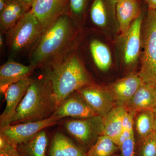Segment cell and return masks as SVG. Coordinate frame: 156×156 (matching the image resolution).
I'll list each match as a JSON object with an SVG mask.
<instances>
[{
  "label": "cell",
  "mask_w": 156,
  "mask_h": 156,
  "mask_svg": "<svg viewBox=\"0 0 156 156\" xmlns=\"http://www.w3.org/2000/svg\"><path fill=\"white\" fill-rule=\"evenodd\" d=\"M74 36L71 20L67 14L62 15L43 32L32 48L30 64L44 68L61 59L69 52Z\"/></svg>",
  "instance_id": "obj_1"
},
{
  "label": "cell",
  "mask_w": 156,
  "mask_h": 156,
  "mask_svg": "<svg viewBox=\"0 0 156 156\" xmlns=\"http://www.w3.org/2000/svg\"><path fill=\"white\" fill-rule=\"evenodd\" d=\"M44 69V76L52 86L57 108L72 93L93 83L82 61L74 53L69 52Z\"/></svg>",
  "instance_id": "obj_2"
},
{
  "label": "cell",
  "mask_w": 156,
  "mask_h": 156,
  "mask_svg": "<svg viewBox=\"0 0 156 156\" xmlns=\"http://www.w3.org/2000/svg\"><path fill=\"white\" fill-rule=\"evenodd\" d=\"M57 108L50 81L44 75L33 80L12 119L11 125L49 119Z\"/></svg>",
  "instance_id": "obj_3"
},
{
  "label": "cell",
  "mask_w": 156,
  "mask_h": 156,
  "mask_svg": "<svg viewBox=\"0 0 156 156\" xmlns=\"http://www.w3.org/2000/svg\"><path fill=\"white\" fill-rule=\"evenodd\" d=\"M140 70L138 76L143 83L156 86V10L148 9L141 27Z\"/></svg>",
  "instance_id": "obj_4"
},
{
  "label": "cell",
  "mask_w": 156,
  "mask_h": 156,
  "mask_svg": "<svg viewBox=\"0 0 156 156\" xmlns=\"http://www.w3.org/2000/svg\"><path fill=\"white\" fill-rule=\"evenodd\" d=\"M43 33L41 23L30 10L6 33L9 49L17 53L32 48Z\"/></svg>",
  "instance_id": "obj_5"
},
{
  "label": "cell",
  "mask_w": 156,
  "mask_h": 156,
  "mask_svg": "<svg viewBox=\"0 0 156 156\" xmlns=\"http://www.w3.org/2000/svg\"><path fill=\"white\" fill-rule=\"evenodd\" d=\"M66 130L83 147L90 148L102 134L103 118L101 116L66 120Z\"/></svg>",
  "instance_id": "obj_6"
},
{
  "label": "cell",
  "mask_w": 156,
  "mask_h": 156,
  "mask_svg": "<svg viewBox=\"0 0 156 156\" xmlns=\"http://www.w3.org/2000/svg\"><path fill=\"white\" fill-rule=\"evenodd\" d=\"M60 120L52 116L47 119L38 122L10 125L0 128V134L17 146L27 141L43 129L57 124Z\"/></svg>",
  "instance_id": "obj_7"
},
{
  "label": "cell",
  "mask_w": 156,
  "mask_h": 156,
  "mask_svg": "<svg viewBox=\"0 0 156 156\" xmlns=\"http://www.w3.org/2000/svg\"><path fill=\"white\" fill-rule=\"evenodd\" d=\"M76 92L98 115L102 118L116 106L113 98L107 87L93 83Z\"/></svg>",
  "instance_id": "obj_8"
},
{
  "label": "cell",
  "mask_w": 156,
  "mask_h": 156,
  "mask_svg": "<svg viewBox=\"0 0 156 156\" xmlns=\"http://www.w3.org/2000/svg\"><path fill=\"white\" fill-rule=\"evenodd\" d=\"M69 6V0H34L30 11L41 23L44 32L59 17L66 14Z\"/></svg>",
  "instance_id": "obj_9"
},
{
  "label": "cell",
  "mask_w": 156,
  "mask_h": 156,
  "mask_svg": "<svg viewBox=\"0 0 156 156\" xmlns=\"http://www.w3.org/2000/svg\"><path fill=\"white\" fill-rule=\"evenodd\" d=\"M29 77L23 79L9 86L5 92L6 106L0 116V128L11 125V121L27 89L32 82Z\"/></svg>",
  "instance_id": "obj_10"
},
{
  "label": "cell",
  "mask_w": 156,
  "mask_h": 156,
  "mask_svg": "<svg viewBox=\"0 0 156 156\" xmlns=\"http://www.w3.org/2000/svg\"><path fill=\"white\" fill-rule=\"evenodd\" d=\"M98 115L76 92L68 96L52 115L59 119L66 117L85 119Z\"/></svg>",
  "instance_id": "obj_11"
},
{
  "label": "cell",
  "mask_w": 156,
  "mask_h": 156,
  "mask_svg": "<svg viewBox=\"0 0 156 156\" xmlns=\"http://www.w3.org/2000/svg\"><path fill=\"white\" fill-rule=\"evenodd\" d=\"M142 14L131 23L124 36L123 46V59L127 65H134L140 56L141 48V27L143 21Z\"/></svg>",
  "instance_id": "obj_12"
},
{
  "label": "cell",
  "mask_w": 156,
  "mask_h": 156,
  "mask_svg": "<svg viewBox=\"0 0 156 156\" xmlns=\"http://www.w3.org/2000/svg\"><path fill=\"white\" fill-rule=\"evenodd\" d=\"M142 83L138 74H134L118 80L108 87L116 106L126 107Z\"/></svg>",
  "instance_id": "obj_13"
},
{
  "label": "cell",
  "mask_w": 156,
  "mask_h": 156,
  "mask_svg": "<svg viewBox=\"0 0 156 156\" xmlns=\"http://www.w3.org/2000/svg\"><path fill=\"white\" fill-rule=\"evenodd\" d=\"M29 66L9 60L0 67V92L5 94L9 86L18 81L29 77L36 68Z\"/></svg>",
  "instance_id": "obj_14"
},
{
  "label": "cell",
  "mask_w": 156,
  "mask_h": 156,
  "mask_svg": "<svg viewBox=\"0 0 156 156\" xmlns=\"http://www.w3.org/2000/svg\"><path fill=\"white\" fill-rule=\"evenodd\" d=\"M141 14L139 0H122L117 3L115 14L121 37L126 34L131 23Z\"/></svg>",
  "instance_id": "obj_15"
},
{
  "label": "cell",
  "mask_w": 156,
  "mask_h": 156,
  "mask_svg": "<svg viewBox=\"0 0 156 156\" xmlns=\"http://www.w3.org/2000/svg\"><path fill=\"white\" fill-rule=\"evenodd\" d=\"M156 105L155 87L143 83L126 107L127 111L135 113L153 110Z\"/></svg>",
  "instance_id": "obj_16"
},
{
  "label": "cell",
  "mask_w": 156,
  "mask_h": 156,
  "mask_svg": "<svg viewBox=\"0 0 156 156\" xmlns=\"http://www.w3.org/2000/svg\"><path fill=\"white\" fill-rule=\"evenodd\" d=\"M126 111L125 107L115 106L102 118L101 135L108 136L117 145L122 131L123 119Z\"/></svg>",
  "instance_id": "obj_17"
},
{
  "label": "cell",
  "mask_w": 156,
  "mask_h": 156,
  "mask_svg": "<svg viewBox=\"0 0 156 156\" xmlns=\"http://www.w3.org/2000/svg\"><path fill=\"white\" fill-rule=\"evenodd\" d=\"M28 9L19 0H8L5 8L0 12V27L2 32L6 33L16 25L28 11Z\"/></svg>",
  "instance_id": "obj_18"
},
{
  "label": "cell",
  "mask_w": 156,
  "mask_h": 156,
  "mask_svg": "<svg viewBox=\"0 0 156 156\" xmlns=\"http://www.w3.org/2000/svg\"><path fill=\"white\" fill-rule=\"evenodd\" d=\"M50 156H87V152L61 132L53 136Z\"/></svg>",
  "instance_id": "obj_19"
},
{
  "label": "cell",
  "mask_w": 156,
  "mask_h": 156,
  "mask_svg": "<svg viewBox=\"0 0 156 156\" xmlns=\"http://www.w3.org/2000/svg\"><path fill=\"white\" fill-rule=\"evenodd\" d=\"M134 126L136 136V144L155 131L154 115L153 110H147L135 113Z\"/></svg>",
  "instance_id": "obj_20"
},
{
  "label": "cell",
  "mask_w": 156,
  "mask_h": 156,
  "mask_svg": "<svg viewBox=\"0 0 156 156\" xmlns=\"http://www.w3.org/2000/svg\"><path fill=\"white\" fill-rule=\"evenodd\" d=\"M90 50L95 65L102 71H106L111 66L112 58L110 50L102 42L97 40L90 43Z\"/></svg>",
  "instance_id": "obj_21"
},
{
  "label": "cell",
  "mask_w": 156,
  "mask_h": 156,
  "mask_svg": "<svg viewBox=\"0 0 156 156\" xmlns=\"http://www.w3.org/2000/svg\"><path fill=\"white\" fill-rule=\"evenodd\" d=\"M48 138L44 129L21 144V148L28 156H45Z\"/></svg>",
  "instance_id": "obj_22"
},
{
  "label": "cell",
  "mask_w": 156,
  "mask_h": 156,
  "mask_svg": "<svg viewBox=\"0 0 156 156\" xmlns=\"http://www.w3.org/2000/svg\"><path fill=\"white\" fill-rule=\"evenodd\" d=\"M119 150V147L110 137L101 135L88 150L87 154V156H112Z\"/></svg>",
  "instance_id": "obj_23"
},
{
  "label": "cell",
  "mask_w": 156,
  "mask_h": 156,
  "mask_svg": "<svg viewBox=\"0 0 156 156\" xmlns=\"http://www.w3.org/2000/svg\"><path fill=\"white\" fill-rule=\"evenodd\" d=\"M92 22L98 27H103L107 23V12L105 0H94L90 10Z\"/></svg>",
  "instance_id": "obj_24"
},
{
  "label": "cell",
  "mask_w": 156,
  "mask_h": 156,
  "mask_svg": "<svg viewBox=\"0 0 156 156\" xmlns=\"http://www.w3.org/2000/svg\"><path fill=\"white\" fill-rule=\"evenodd\" d=\"M136 156H156V132L136 144Z\"/></svg>",
  "instance_id": "obj_25"
},
{
  "label": "cell",
  "mask_w": 156,
  "mask_h": 156,
  "mask_svg": "<svg viewBox=\"0 0 156 156\" xmlns=\"http://www.w3.org/2000/svg\"><path fill=\"white\" fill-rule=\"evenodd\" d=\"M0 156H20L17 146L0 134Z\"/></svg>",
  "instance_id": "obj_26"
},
{
  "label": "cell",
  "mask_w": 156,
  "mask_h": 156,
  "mask_svg": "<svg viewBox=\"0 0 156 156\" xmlns=\"http://www.w3.org/2000/svg\"><path fill=\"white\" fill-rule=\"evenodd\" d=\"M119 151L121 156H136V140L134 134L121 144Z\"/></svg>",
  "instance_id": "obj_27"
},
{
  "label": "cell",
  "mask_w": 156,
  "mask_h": 156,
  "mask_svg": "<svg viewBox=\"0 0 156 156\" xmlns=\"http://www.w3.org/2000/svg\"><path fill=\"white\" fill-rule=\"evenodd\" d=\"M89 0H69L70 8L76 15L83 14L87 8Z\"/></svg>",
  "instance_id": "obj_28"
},
{
  "label": "cell",
  "mask_w": 156,
  "mask_h": 156,
  "mask_svg": "<svg viewBox=\"0 0 156 156\" xmlns=\"http://www.w3.org/2000/svg\"><path fill=\"white\" fill-rule=\"evenodd\" d=\"M122 0H106L109 7L111 9L113 14H115V8L117 3Z\"/></svg>",
  "instance_id": "obj_29"
},
{
  "label": "cell",
  "mask_w": 156,
  "mask_h": 156,
  "mask_svg": "<svg viewBox=\"0 0 156 156\" xmlns=\"http://www.w3.org/2000/svg\"><path fill=\"white\" fill-rule=\"evenodd\" d=\"M148 9L156 10V0H146Z\"/></svg>",
  "instance_id": "obj_30"
},
{
  "label": "cell",
  "mask_w": 156,
  "mask_h": 156,
  "mask_svg": "<svg viewBox=\"0 0 156 156\" xmlns=\"http://www.w3.org/2000/svg\"><path fill=\"white\" fill-rule=\"evenodd\" d=\"M19 1L24 4L27 8L29 9L30 8H31V7L32 5L34 0H19Z\"/></svg>",
  "instance_id": "obj_31"
},
{
  "label": "cell",
  "mask_w": 156,
  "mask_h": 156,
  "mask_svg": "<svg viewBox=\"0 0 156 156\" xmlns=\"http://www.w3.org/2000/svg\"><path fill=\"white\" fill-rule=\"evenodd\" d=\"M8 0H0V12L2 11L5 6Z\"/></svg>",
  "instance_id": "obj_32"
},
{
  "label": "cell",
  "mask_w": 156,
  "mask_h": 156,
  "mask_svg": "<svg viewBox=\"0 0 156 156\" xmlns=\"http://www.w3.org/2000/svg\"><path fill=\"white\" fill-rule=\"evenodd\" d=\"M154 115L155 124V131L156 132V105L153 108Z\"/></svg>",
  "instance_id": "obj_33"
},
{
  "label": "cell",
  "mask_w": 156,
  "mask_h": 156,
  "mask_svg": "<svg viewBox=\"0 0 156 156\" xmlns=\"http://www.w3.org/2000/svg\"><path fill=\"white\" fill-rule=\"evenodd\" d=\"M3 38L2 36V34H1L0 36V46H1V48H2L3 45Z\"/></svg>",
  "instance_id": "obj_34"
},
{
  "label": "cell",
  "mask_w": 156,
  "mask_h": 156,
  "mask_svg": "<svg viewBox=\"0 0 156 156\" xmlns=\"http://www.w3.org/2000/svg\"><path fill=\"white\" fill-rule=\"evenodd\" d=\"M112 156H121V155H120L118 153H117L116 154H115L114 155H113Z\"/></svg>",
  "instance_id": "obj_35"
},
{
  "label": "cell",
  "mask_w": 156,
  "mask_h": 156,
  "mask_svg": "<svg viewBox=\"0 0 156 156\" xmlns=\"http://www.w3.org/2000/svg\"><path fill=\"white\" fill-rule=\"evenodd\" d=\"M155 88L156 92V86L155 87Z\"/></svg>",
  "instance_id": "obj_36"
}]
</instances>
